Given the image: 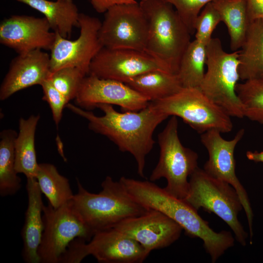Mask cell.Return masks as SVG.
<instances>
[{"label": "cell", "instance_id": "cell-1", "mask_svg": "<svg viewBox=\"0 0 263 263\" xmlns=\"http://www.w3.org/2000/svg\"><path fill=\"white\" fill-rule=\"evenodd\" d=\"M66 107L88 121L89 129L107 137L122 152L131 154L135 159L138 174L144 177L146 156L153 147V132L157 127L168 117L155 110L150 104L139 111H116L109 104H100L104 115L68 103Z\"/></svg>", "mask_w": 263, "mask_h": 263}, {"label": "cell", "instance_id": "cell-2", "mask_svg": "<svg viewBox=\"0 0 263 263\" xmlns=\"http://www.w3.org/2000/svg\"><path fill=\"white\" fill-rule=\"evenodd\" d=\"M139 4L149 23L145 51L177 74L191 34L173 6L164 0H144Z\"/></svg>", "mask_w": 263, "mask_h": 263}, {"label": "cell", "instance_id": "cell-3", "mask_svg": "<svg viewBox=\"0 0 263 263\" xmlns=\"http://www.w3.org/2000/svg\"><path fill=\"white\" fill-rule=\"evenodd\" d=\"M77 184L78 191L71 203L93 234L149 209L132 199L120 182L111 176H106L102 182V189L98 193L89 192L78 180Z\"/></svg>", "mask_w": 263, "mask_h": 263}, {"label": "cell", "instance_id": "cell-4", "mask_svg": "<svg viewBox=\"0 0 263 263\" xmlns=\"http://www.w3.org/2000/svg\"><path fill=\"white\" fill-rule=\"evenodd\" d=\"M239 51L225 52L218 38H212L207 44L205 72L199 87L210 100L230 117H244L236 91L240 79Z\"/></svg>", "mask_w": 263, "mask_h": 263}, {"label": "cell", "instance_id": "cell-5", "mask_svg": "<svg viewBox=\"0 0 263 263\" xmlns=\"http://www.w3.org/2000/svg\"><path fill=\"white\" fill-rule=\"evenodd\" d=\"M183 200L197 211L203 208L217 215L230 227L237 241L246 245L248 234L238 218L243 207L231 185L198 167L189 178L188 193Z\"/></svg>", "mask_w": 263, "mask_h": 263}, {"label": "cell", "instance_id": "cell-6", "mask_svg": "<svg viewBox=\"0 0 263 263\" xmlns=\"http://www.w3.org/2000/svg\"><path fill=\"white\" fill-rule=\"evenodd\" d=\"M177 117L172 116L158 134L160 156L150 180L153 182L165 178L167 184L164 188L173 196L184 199L188 191V178L198 167V155L183 145L179 137Z\"/></svg>", "mask_w": 263, "mask_h": 263}, {"label": "cell", "instance_id": "cell-7", "mask_svg": "<svg viewBox=\"0 0 263 263\" xmlns=\"http://www.w3.org/2000/svg\"><path fill=\"white\" fill-rule=\"evenodd\" d=\"M150 103L167 117L181 118L201 134L212 129L226 133L233 128L231 117L205 95L199 88L183 87L169 96Z\"/></svg>", "mask_w": 263, "mask_h": 263}, {"label": "cell", "instance_id": "cell-8", "mask_svg": "<svg viewBox=\"0 0 263 263\" xmlns=\"http://www.w3.org/2000/svg\"><path fill=\"white\" fill-rule=\"evenodd\" d=\"M44 229L38 254L41 263H60L71 243L79 238L90 241L93 234L71 201L57 208L49 203L43 209Z\"/></svg>", "mask_w": 263, "mask_h": 263}, {"label": "cell", "instance_id": "cell-9", "mask_svg": "<svg viewBox=\"0 0 263 263\" xmlns=\"http://www.w3.org/2000/svg\"><path fill=\"white\" fill-rule=\"evenodd\" d=\"M149 254L137 241L112 227L96 232L88 243L82 238L74 240L66 259L69 263H79L92 255L99 263H141Z\"/></svg>", "mask_w": 263, "mask_h": 263}, {"label": "cell", "instance_id": "cell-10", "mask_svg": "<svg viewBox=\"0 0 263 263\" xmlns=\"http://www.w3.org/2000/svg\"><path fill=\"white\" fill-rule=\"evenodd\" d=\"M149 30L139 3L114 6L105 13L99 31L103 47L145 51Z\"/></svg>", "mask_w": 263, "mask_h": 263}, {"label": "cell", "instance_id": "cell-11", "mask_svg": "<svg viewBox=\"0 0 263 263\" xmlns=\"http://www.w3.org/2000/svg\"><path fill=\"white\" fill-rule=\"evenodd\" d=\"M244 132V130L241 129L232 139L227 140L222 137L220 131L212 129L201 133L200 138L208 154L203 169L211 176L228 183L235 189L247 217L251 240L253 213L247 192L236 176L234 158L236 146Z\"/></svg>", "mask_w": 263, "mask_h": 263}, {"label": "cell", "instance_id": "cell-12", "mask_svg": "<svg viewBox=\"0 0 263 263\" xmlns=\"http://www.w3.org/2000/svg\"><path fill=\"white\" fill-rule=\"evenodd\" d=\"M80 35L70 40L56 33L50 54L51 73L61 68L75 67L89 74L92 61L103 47L99 38L101 22L97 18L83 13L79 16Z\"/></svg>", "mask_w": 263, "mask_h": 263}, {"label": "cell", "instance_id": "cell-13", "mask_svg": "<svg viewBox=\"0 0 263 263\" xmlns=\"http://www.w3.org/2000/svg\"><path fill=\"white\" fill-rule=\"evenodd\" d=\"M155 70L169 72L163 64L145 51L103 47L92 61L89 74L126 83L134 77Z\"/></svg>", "mask_w": 263, "mask_h": 263}, {"label": "cell", "instance_id": "cell-14", "mask_svg": "<svg viewBox=\"0 0 263 263\" xmlns=\"http://www.w3.org/2000/svg\"><path fill=\"white\" fill-rule=\"evenodd\" d=\"M75 100L76 106L86 110L109 104L120 106L123 112L139 111L150 102L123 82L93 75L83 78Z\"/></svg>", "mask_w": 263, "mask_h": 263}, {"label": "cell", "instance_id": "cell-15", "mask_svg": "<svg viewBox=\"0 0 263 263\" xmlns=\"http://www.w3.org/2000/svg\"><path fill=\"white\" fill-rule=\"evenodd\" d=\"M113 227L139 243L149 253L166 247L180 237L182 227L156 210L127 218Z\"/></svg>", "mask_w": 263, "mask_h": 263}, {"label": "cell", "instance_id": "cell-16", "mask_svg": "<svg viewBox=\"0 0 263 263\" xmlns=\"http://www.w3.org/2000/svg\"><path fill=\"white\" fill-rule=\"evenodd\" d=\"M47 19L26 15H12L0 24V42L18 54L36 49L51 50L56 33Z\"/></svg>", "mask_w": 263, "mask_h": 263}, {"label": "cell", "instance_id": "cell-17", "mask_svg": "<svg viewBox=\"0 0 263 263\" xmlns=\"http://www.w3.org/2000/svg\"><path fill=\"white\" fill-rule=\"evenodd\" d=\"M50 55L41 49L18 54L11 62L0 87V100L31 86L41 85L51 75Z\"/></svg>", "mask_w": 263, "mask_h": 263}, {"label": "cell", "instance_id": "cell-18", "mask_svg": "<svg viewBox=\"0 0 263 263\" xmlns=\"http://www.w3.org/2000/svg\"><path fill=\"white\" fill-rule=\"evenodd\" d=\"M28 206L21 230L22 257L27 263H39L38 250L44 229L42 192L36 178H27Z\"/></svg>", "mask_w": 263, "mask_h": 263}, {"label": "cell", "instance_id": "cell-19", "mask_svg": "<svg viewBox=\"0 0 263 263\" xmlns=\"http://www.w3.org/2000/svg\"><path fill=\"white\" fill-rule=\"evenodd\" d=\"M44 15L51 29L69 38L74 27L79 28L78 8L73 0H15Z\"/></svg>", "mask_w": 263, "mask_h": 263}, {"label": "cell", "instance_id": "cell-20", "mask_svg": "<svg viewBox=\"0 0 263 263\" xmlns=\"http://www.w3.org/2000/svg\"><path fill=\"white\" fill-rule=\"evenodd\" d=\"M239 74L243 81L263 77V19L251 21L239 51Z\"/></svg>", "mask_w": 263, "mask_h": 263}, {"label": "cell", "instance_id": "cell-21", "mask_svg": "<svg viewBox=\"0 0 263 263\" xmlns=\"http://www.w3.org/2000/svg\"><path fill=\"white\" fill-rule=\"evenodd\" d=\"M39 114H33L19 120V132L15 141L16 169L26 178H36L38 163L37 162L35 146L37 127Z\"/></svg>", "mask_w": 263, "mask_h": 263}, {"label": "cell", "instance_id": "cell-22", "mask_svg": "<svg viewBox=\"0 0 263 263\" xmlns=\"http://www.w3.org/2000/svg\"><path fill=\"white\" fill-rule=\"evenodd\" d=\"M125 84L150 101L166 98L183 88L177 74L162 70L146 72L132 78Z\"/></svg>", "mask_w": 263, "mask_h": 263}, {"label": "cell", "instance_id": "cell-23", "mask_svg": "<svg viewBox=\"0 0 263 263\" xmlns=\"http://www.w3.org/2000/svg\"><path fill=\"white\" fill-rule=\"evenodd\" d=\"M226 25L233 51L242 47L251 22L246 0H215L212 2Z\"/></svg>", "mask_w": 263, "mask_h": 263}, {"label": "cell", "instance_id": "cell-24", "mask_svg": "<svg viewBox=\"0 0 263 263\" xmlns=\"http://www.w3.org/2000/svg\"><path fill=\"white\" fill-rule=\"evenodd\" d=\"M17 133L12 129L0 133V195L16 194L21 188V179L16 169L15 141Z\"/></svg>", "mask_w": 263, "mask_h": 263}, {"label": "cell", "instance_id": "cell-25", "mask_svg": "<svg viewBox=\"0 0 263 263\" xmlns=\"http://www.w3.org/2000/svg\"><path fill=\"white\" fill-rule=\"evenodd\" d=\"M36 178L41 192L55 208L71 201L74 195L69 180L52 164H38Z\"/></svg>", "mask_w": 263, "mask_h": 263}, {"label": "cell", "instance_id": "cell-26", "mask_svg": "<svg viewBox=\"0 0 263 263\" xmlns=\"http://www.w3.org/2000/svg\"><path fill=\"white\" fill-rule=\"evenodd\" d=\"M207 44L195 39L185 51L177 73L183 87H200L205 73Z\"/></svg>", "mask_w": 263, "mask_h": 263}, {"label": "cell", "instance_id": "cell-27", "mask_svg": "<svg viewBox=\"0 0 263 263\" xmlns=\"http://www.w3.org/2000/svg\"><path fill=\"white\" fill-rule=\"evenodd\" d=\"M236 91L244 117L263 124V77L238 83Z\"/></svg>", "mask_w": 263, "mask_h": 263}, {"label": "cell", "instance_id": "cell-28", "mask_svg": "<svg viewBox=\"0 0 263 263\" xmlns=\"http://www.w3.org/2000/svg\"><path fill=\"white\" fill-rule=\"evenodd\" d=\"M86 75L77 67L68 66L52 73L49 79L69 102L75 98L80 84Z\"/></svg>", "mask_w": 263, "mask_h": 263}, {"label": "cell", "instance_id": "cell-29", "mask_svg": "<svg viewBox=\"0 0 263 263\" xmlns=\"http://www.w3.org/2000/svg\"><path fill=\"white\" fill-rule=\"evenodd\" d=\"M221 21L220 15L212 2L207 4L195 21V39L207 43L212 38V33Z\"/></svg>", "mask_w": 263, "mask_h": 263}, {"label": "cell", "instance_id": "cell-30", "mask_svg": "<svg viewBox=\"0 0 263 263\" xmlns=\"http://www.w3.org/2000/svg\"><path fill=\"white\" fill-rule=\"evenodd\" d=\"M164 0L173 6L192 35L195 32L194 26L198 15L207 4L215 0Z\"/></svg>", "mask_w": 263, "mask_h": 263}, {"label": "cell", "instance_id": "cell-31", "mask_svg": "<svg viewBox=\"0 0 263 263\" xmlns=\"http://www.w3.org/2000/svg\"><path fill=\"white\" fill-rule=\"evenodd\" d=\"M40 86L43 94L42 99L49 104L53 120L57 126L61 120L63 109L69 102L53 85L49 79L43 82Z\"/></svg>", "mask_w": 263, "mask_h": 263}, {"label": "cell", "instance_id": "cell-32", "mask_svg": "<svg viewBox=\"0 0 263 263\" xmlns=\"http://www.w3.org/2000/svg\"><path fill=\"white\" fill-rule=\"evenodd\" d=\"M94 10L105 13L110 8L117 5L136 3V0H89Z\"/></svg>", "mask_w": 263, "mask_h": 263}, {"label": "cell", "instance_id": "cell-33", "mask_svg": "<svg viewBox=\"0 0 263 263\" xmlns=\"http://www.w3.org/2000/svg\"><path fill=\"white\" fill-rule=\"evenodd\" d=\"M250 21L263 19V0H246Z\"/></svg>", "mask_w": 263, "mask_h": 263}, {"label": "cell", "instance_id": "cell-34", "mask_svg": "<svg viewBox=\"0 0 263 263\" xmlns=\"http://www.w3.org/2000/svg\"><path fill=\"white\" fill-rule=\"evenodd\" d=\"M246 156L250 160L263 163V151L261 152L248 151L246 153Z\"/></svg>", "mask_w": 263, "mask_h": 263}]
</instances>
